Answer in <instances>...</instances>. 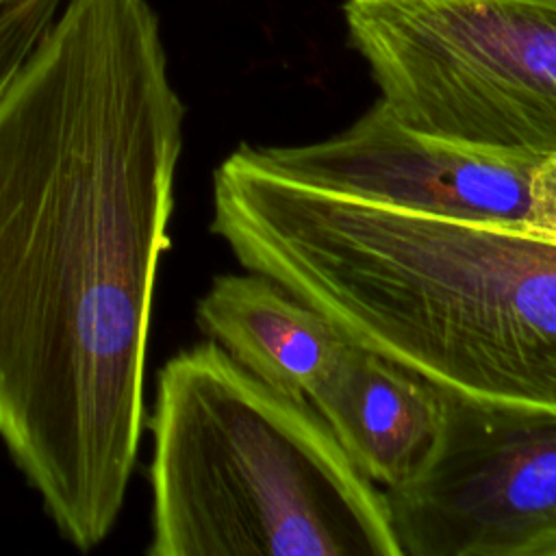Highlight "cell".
Returning <instances> with one entry per match:
<instances>
[{
  "mask_svg": "<svg viewBox=\"0 0 556 556\" xmlns=\"http://www.w3.org/2000/svg\"><path fill=\"white\" fill-rule=\"evenodd\" d=\"M65 0H13L0 9V91L24 63Z\"/></svg>",
  "mask_w": 556,
  "mask_h": 556,
  "instance_id": "9c48e42d",
  "label": "cell"
},
{
  "mask_svg": "<svg viewBox=\"0 0 556 556\" xmlns=\"http://www.w3.org/2000/svg\"><path fill=\"white\" fill-rule=\"evenodd\" d=\"M9 2H13V0H0V9H2V7H7Z\"/></svg>",
  "mask_w": 556,
  "mask_h": 556,
  "instance_id": "8fae6325",
  "label": "cell"
},
{
  "mask_svg": "<svg viewBox=\"0 0 556 556\" xmlns=\"http://www.w3.org/2000/svg\"><path fill=\"white\" fill-rule=\"evenodd\" d=\"M241 148L258 167L304 189L519 230L530 226V178L536 161L419 132L380 98L328 139Z\"/></svg>",
  "mask_w": 556,
  "mask_h": 556,
  "instance_id": "8992f818",
  "label": "cell"
},
{
  "mask_svg": "<svg viewBox=\"0 0 556 556\" xmlns=\"http://www.w3.org/2000/svg\"><path fill=\"white\" fill-rule=\"evenodd\" d=\"M195 321L261 382L304 402L348 345L317 311L254 271L213 278Z\"/></svg>",
  "mask_w": 556,
  "mask_h": 556,
  "instance_id": "ba28073f",
  "label": "cell"
},
{
  "mask_svg": "<svg viewBox=\"0 0 556 556\" xmlns=\"http://www.w3.org/2000/svg\"><path fill=\"white\" fill-rule=\"evenodd\" d=\"M150 556H402L384 489L208 339L159 371Z\"/></svg>",
  "mask_w": 556,
  "mask_h": 556,
  "instance_id": "3957f363",
  "label": "cell"
},
{
  "mask_svg": "<svg viewBox=\"0 0 556 556\" xmlns=\"http://www.w3.org/2000/svg\"><path fill=\"white\" fill-rule=\"evenodd\" d=\"M380 100L430 137L556 159V0H345Z\"/></svg>",
  "mask_w": 556,
  "mask_h": 556,
  "instance_id": "277c9868",
  "label": "cell"
},
{
  "mask_svg": "<svg viewBox=\"0 0 556 556\" xmlns=\"http://www.w3.org/2000/svg\"><path fill=\"white\" fill-rule=\"evenodd\" d=\"M308 404L350 460L384 491L404 486L421 469L443 419L437 387L350 341Z\"/></svg>",
  "mask_w": 556,
  "mask_h": 556,
  "instance_id": "52a82bcc",
  "label": "cell"
},
{
  "mask_svg": "<svg viewBox=\"0 0 556 556\" xmlns=\"http://www.w3.org/2000/svg\"><path fill=\"white\" fill-rule=\"evenodd\" d=\"M384 493L402 556H556V413L443 395L426 463Z\"/></svg>",
  "mask_w": 556,
  "mask_h": 556,
  "instance_id": "5b68a950",
  "label": "cell"
},
{
  "mask_svg": "<svg viewBox=\"0 0 556 556\" xmlns=\"http://www.w3.org/2000/svg\"><path fill=\"white\" fill-rule=\"evenodd\" d=\"M182 122L148 0H65L0 91V439L83 552L137 463Z\"/></svg>",
  "mask_w": 556,
  "mask_h": 556,
  "instance_id": "6da1fadb",
  "label": "cell"
},
{
  "mask_svg": "<svg viewBox=\"0 0 556 556\" xmlns=\"http://www.w3.org/2000/svg\"><path fill=\"white\" fill-rule=\"evenodd\" d=\"M528 232L556 239V159L536 163L532 172Z\"/></svg>",
  "mask_w": 556,
  "mask_h": 556,
  "instance_id": "30bf717a",
  "label": "cell"
},
{
  "mask_svg": "<svg viewBox=\"0 0 556 556\" xmlns=\"http://www.w3.org/2000/svg\"><path fill=\"white\" fill-rule=\"evenodd\" d=\"M211 232L443 395L556 413V239L304 189L241 146L213 174Z\"/></svg>",
  "mask_w": 556,
  "mask_h": 556,
  "instance_id": "7a4b0ae2",
  "label": "cell"
}]
</instances>
